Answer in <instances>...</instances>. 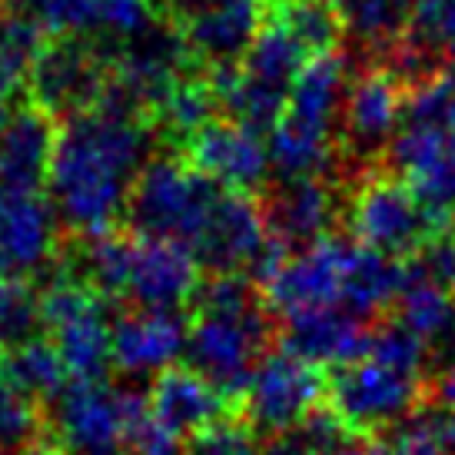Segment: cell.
Listing matches in <instances>:
<instances>
[{
    "instance_id": "b9f144b4",
    "label": "cell",
    "mask_w": 455,
    "mask_h": 455,
    "mask_svg": "<svg viewBox=\"0 0 455 455\" xmlns=\"http://www.w3.org/2000/svg\"><path fill=\"white\" fill-rule=\"evenodd\" d=\"M419 273H426L429 279L443 283L445 290L455 292V236L452 233H443L419 253Z\"/></svg>"
},
{
    "instance_id": "4dcf8cb0",
    "label": "cell",
    "mask_w": 455,
    "mask_h": 455,
    "mask_svg": "<svg viewBox=\"0 0 455 455\" xmlns=\"http://www.w3.org/2000/svg\"><path fill=\"white\" fill-rule=\"evenodd\" d=\"M7 366H11L17 386L37 403V399H47V403H57L60 392L70 386V372H67L64 359L57 353V346L44 336H34V339L20 342L17 349L7 353Z\"/></svg>"
},
{
    "instance_id": "ee69618b",
    "label": "cell",
    "mask_w": 455,
    "mask_h": 455,
    "mask_svg": "<svg viewBox=\"0 0 455 455\" xmlns=\"http://www.w3.org/2000/svg\"><path fill=\"white\" fill-rule=\"evenodd\" d=\"M173 7H180V11L187 13H200V11H210V7H220V4H233V0H170Z\"/></svg>"
},
{
    "instance_id": "816d5d0a",
    "label": "cell",
    "mask_w": 455,
    "mask_h": 455,
    "mask_svg": "<svg viewBox=\"0 0 455 455\" xmlns=\"http://www.w3.org/2000/svg\"><path fill=\"white\" fill-rule=\"evenodd\" d=\"M0 193H4V190H0Z\"/></svg>"
},
{
    "instance_id": "d6a6232c",
    "label": "cell",
    "mask_w": 455,
    "mask_h": 455,
    "mask_svg": "<svg viewBox=\"0 0 455 455\" xmlns=\"http://www.w3.org/2000/svg\"><path fill=\"white\" fill-rule=\"evenodd\" d=\"M346 30L369 47H392L409 34L412 0H336Z\"/></svg>"
},
{
    "instance_id": "7c38bea8",
    "label": "cell",
    "mask_w": 455,
    "mask_h": 455,
    "mask_svg": "<svg viewBox=\"0 0 455 455\" xmlns=\"http://www.w3.org/2000/svg\"><path fill=\"white\" fill-rule=\"evenodd\" d=\"M389 156L392 166L399 170V180L416 193V200L426 206V213L435 223L452 227L455 153L445 140L443 127L403 120V130L389 143Z\"/></svg>"
},
{
    "instance_id": "6da1fadb",
    "label": "cell",
    "mask_w": 455,
    "mask_h": 455,
    "mask_svg": "<svg viewBox=\"0 0 455 455\" xmlns=\"http://www.w3.org/2000/svg\"><path fill=\"white\" fill-rule=\"evenodd\" d=\"M147 116L103 100L87 114L70 116L60 130L47 177L57 216L84 236L116 229L140 170L147 166Z\"/></svg>"
},
{
    "instance_id": "8992f818",
    "label": "cell",
    "mask_w": 455,
    "mask_h": 455,
    "mask_svg": "<svg viewBox=\"0 0 455 455\" xmlns=\"http://www.w3.org/2000/svg\"><path fill=\"white\" fill-rule=\"evenodd\" d=\"M269 309L250 313H196L187 332V363L206 382L229 395L243 399L253 369L259 366L269 339Z\"/></svg>"
},
{
    "instance_id": "8d00e7d4",
    "label": "cell",
    "mask_w": 455,
    "mask_h": 455,
    "mask_svg": "<svg viewBox=\"0 0 455 455\" xmlns=\"http://www.w3.org/2000/svg\"><path fill=\"white\" fill-rule=\"evenodd\" d=\"M349 443V429L332 416V409H316L303 426L269 439L263 455H332Z\"/></svg>"
},
{
    "instance_id": "3957f363",
    "label": "cell",
    "mask_w": 455,
    "mask_h": 455,
    "mask_svg": "<svg viewBox=\"0 0 455 455\" xmlns=\"http://www.w3.org/2000/svg\"><path fill=\"white\" fill-rule=\"evenodd\" d=\"M40 326L64 359L74 382L103 379L114 366V323L107 319V296L80 273H64L40 292Z\"/></svg>"
},
{
    "instance_id": "277c9868",
    "label": "cell",
    "mask_w": 455,
    "mask_h": 455,
    "mask_svg": "<svg viewBox=\"0 0 455 455\" xmlns=\"http://www.w3.org/2000/svg\"><path fill=\"white\" fill-rule=\"evenodd\" d=\"M147 399L110 382H70L53 403V443L67 455H130V432Z\"/></svg>"
},
{
    "instance_id": "ffe728a7",
    "label": "cell",
    "mask_w": 455,
    "mask_h": 455,
    "mask_svg": "<svg viewBox=\"0 0 455 455\" xmlns=\"http://www.w3.org/2000/svg\"><path fill=\"white\" fill-rule=\"evenodd\" d=\"M57 210L40 193H0V256L7 273L47 266L57 246Z\"/></svg>"
},
{
    "instance_id": "836d02e7",
    "label": "cell",
    "mask_w": 455,
    "mask_h": 455,
    "mask_svg": "<svg viewBox=\"0 0 455 455\" xmlns=\"http://www.w3.org/2000/svg\"><path fill=\"white\" fill-rule=\"evenodd\" d=\"M153 27H156L153 0H90L84 40L124 47V44L143 37Z\"/></svg>"
},
{
    "instance_id": "74e56055",
    "label": "cell",
    "mask_w": 455,
    "mask_h": 455,
    "mask_svg": "<svg viewBox=\"0 0 455 455\" xmlns=\"http://www.w3.org/2000/svg\"><path fill=\"white\" fill-rule=\"evenodd\" d=\"M366 359H376L379 366H389L405 376H419L429 359V342L419 339L412 329H405L403 323H389V326L372 329V346H369Z\"/></svg>"
},
{
    "instance_id": "f907efd6",
    "label": "cell",
    "mask_w": 455,
    "mask_h": 455,
    "mask_svg": "<svg viewBox=\"0 0 455 455\" xmlns=\"http://www.w3.org/2000/svg\"><path fill=\"white\" fill-rule=\"evenodd\" d=\"M0 455H11V452H0Z\"/></svg>"
},
{
    "instance_id": "7bdbcfd3",
    "label": "cell",
    "mask_w": 455,
    "mask_h": 455,
    "mask_svg": "<svg viewBox=\"0 0 455 455\" xmlns=\"http://www.w3.org/2000/svg\"><path fill=\"white\" fill-rule=\"evenodd\" d=\"M435 395H439V405L455 409V332L443 339V366L435 376Z\"/></svg>"
},
{
    "instance_id": "f546056e",
    "label": "cell",
    "mask_w": 455,
    "mask_h": 455,
    "mask_svg": "<svg viewBox=\"0 0 455 455\" xmlns=\"http://www.w3.org/2000/svg\"><path fill=\"white\" fill-rule=\"evenodd\" d=\"M382 455H455V409L429 405L389 429Z\"/></svg>"
},
{
    "instance_id": "9c48e42d",
    "label": "cell",
    "mask_w": 455,
    "mask_h": 455,
    "mask_svg": "<svg viewBox=\"0 0 455 455\" xmlns=\"http://www.w3.org/2000/svg\"><path fill=\"white\" fill-rule=\"evenodd\" d=\"M107 87L110 57H103L100 44L84 37H53L30 76V103H37L51 116L70 120L93 110L103 100Z\"/></svg>"
},
{
    "instance_id": "ab89813d",
    "label": "cell",
    "mask_w": 455,
    "mask_h": 455,
    "mask_svg": "<svg viewBox=\"0 0 455 455\" xmlns=\"http://www.w3.org/2000/svg\"><path fill=\"white\" fill-rule=\"evenodd\" d=\"M409 40L432 53L449 51L455 60V0H412Z\"/></svg>"
},
{
    "instance_id": "5b68a950",
    "label": "cell",
    "mask_w": 455,
    "mask_h": 455,
    "mask_svg": "<svg viewBox=\"0 0 455 455\" xmlns=\"http://www.w3.org/2000/svg\"><path fill=\"white\" fill-rule=\"evenodd\" d=\"M349 233L355 246L403 259V256H419L435 236L449 233V227L435 223L426 213V206L403 180L379 173L363 180V187L353 193Z\"/></svg>"
},
{
    "instance_id": "44dd1931",
    "label": "cell",
    "mask_w": 455,
    "mask_h": 455,
    "mask_svg": "<svg viewBox=\"0 0 455 455\" xmlns=\"http://www.w3.org/2000/svg\"><path fill=\"white\" fill-rule=\"evenodd\" d=\"M263 20V0H233V4L190 13L180 27H183V37L190 44L193 60H206L210 70H216V67L240 64L253 47Z\"/></svg>"
},
{
    "instance_id": "7402d4cb",
    "label": "cell",
    "mask_w": 455,
    "mask_h": 455,
    "mask_svg": "<svg viewBox=\"0 0 455 455\" xmlns=\"http://www.w3.org/2000/svg\"><path fill=\"white\" fill-rule=\"evenodd\" d=\"M263 213L273 240H279L286 250H296V246L303 250V246L326 240L329 227L339 213V203L323 177L283 180L276 190L269 193Z\"/></svg>"
},
{
    "instance_id": "c3c4849f",
    "label": "cell",
    "mask_w": 455,
    "mask_h": 455,
    "mask_svg": "<svg viewBox=\"0 0 455 455\" xmlns=\"http://www.w3.org/2000/svg\"><path fill=\"white\" fill-rule=\"evenodd\" d=\"M0 276H13V273H7V266H4V256H0Z\"/></svg>"
},
{
    "instance_id": "d6986e66",
    "label": "cell",
    "mask_w": 455,
    "mask_h": 455,
    "mask_svg": "<svg viewBox=\"0 0 455 455\" xmlns=\"http://www.w3.org/2000/svg\"><path fill=\"white\" fill-rule=\"evenodd\" d=\"M372 346V329L366 319L353 316L349 309H326L313 316L292 319L283 336V349L316 369H346L363 363Z\"/></svg>"
},
{
    "instance_id": "f1b7e54d",
    "label": "cell",
    "mask_w": 455,
    "mask_h": 455,
    "mask_svg": "<svg viewBox=\"0 0 455 455\" xmlns=\"http://www.w3.org/2000/svg\"><path fill=\"white\" fill-rule=\"evenodd\" d=\"M137 240V233H124V229H107L100 236H90L87 246H84L80 276L87 279L90 286H97L107 299L110 296H127Z\"/></svg>"
},
{
    "instance_id": "5bb4252c",
    "label": "cell",
    "mask_w": 455,
    "mask_h": 455,
    "mask_svg": "<svg viewBox=\"0 0 455 455\" xmlns=\"http://www.w3.org/2000/svg\"><path fill=\"white\" fill-rule=\"evenodd\" d=\"M200 292V259L190 246L173 240L140 236L127 296L140 309L180 313V306L196 299Z\"/></svg>"
},
{
    "instance_id": "7dc6e473",
    "label": "cell",
    "mask_w": 455,
    "mask_h": 455,
    "mask_svg": "<svg viewBox=\"0 0 455 455\" xmlns=\"http://www.w3.org/2000/svg\"><path fill=\"white\" fill-rule=\"evenodd\" d=\"M7 120H11V114H7V100H0V133H4V127H7Z\"/></svg>"
},
{
    "instance_id": "8fae6325",
    "label": "cell",
    "mask_w": 455,
    "mask_h": 455,
    "mask_svg": "<svg viewBox=\"0 0 455 455\" xmlns=\"http://www.w3.org/2000/svg\"><path fill=\"white\" fill-rule=\"evenodd\" d=\"M269 243H273V233H269L263 206L246 193L223 190L200 240L193 243V256L200 259V266L213 269L216 276H229V273L250 276Z\"/></svg>"
},
{
    "instance_id": "cb8c5ba5",
    "label": "cell",
    "mask_w": 455,
    "mask_h": 455,
    "mask_svg": "<svg viewBox=\"0 0 455 455\" xmlns=\"http://www.w3.org/2000/svg\"><path fill=\"white\" fill-rule=\"evenodd\" d=\"M409 276H412V266H405L403 259L372 253L353 243V256L342 283V306L359 319L376 316L403 296Z\"/></svg>"
},
{
    "instance_id": "7a4b0ae2",
    "label": "cell",
    "mask_w": 455,
    "mask_h": 455,
    "mask_svg": "<svg viewBox=\"0 0 455 455\" xmlns=\"http://www.w3.org/2000/svg\"><path fill=\"white\" fill-rule=\"evenodd\" d=\"M220 193L223 190L213 180L196 173L187 160H173V156L150 160L140 170L133 193H130V227L137 236L173 240L193 250Z\"/></svg>"
},
{
    "instance_id": "30bf717a",
    "label": "cell",
    "mask_w": 455,
    "mask_h": 455,
    "mask_svg": "<svg viewBox=\"0 0 455 455\" xmlns=\"http://www.w3.org/2000/svg\"><path fill=\"white\" fill-rule=\"evenodd\" d=\"M349 256H353V243L332 240V236L303 250H292L276 269V276L263 286L266 309L292 323V319L342 306Z\"/></svg>"
},
{
    "instance_id": "60d3db41",
    "label": "cell",
    "mask_w": 455,
    "mask_h": 455,
    "mask_svg": "<svg viewBox=\"0 0 455 455\" xmlns=\"http://www.w3.org/2000/svg\"><path fill=\"white\" fill-rule=\"evenodd\" d=\"M183 455H263V452L256 449L253 432L229 419L223 426H213V429L193 435L190 445L183 449Z\"/></svg>"
},
{
    "instance_id": "4fadbf2b",
    "label": "cell",
    "mask_w": 455,
    "mask_h": 455,
    "mask_svg": "<svg viewBox=\"0 0 455 455\" xmlns=\"http://www.w3.org/2000/svg\"><path fill=\"white\" fill-rule=\"evenodd\" d=\"M183 147H187V164L206 180H213L220 190L250 196L273 173L263 133L233 120H213Z\"/></svg>"
},
{
    "instance_id": "d590c367",
    "label": "cell",
    "mask_w": 455,
    "mask_h": 455,
    "mask_svg": "<svg viewBox=\"0 0 455 455\" xmlns=\"http://www.w3.org/2000/svg\"><path fill=\"white\" fill-rule=\"evenodd\" d=\"M40 326V292L24 276H0V349H17Z\"/></svg>"
},
{
    "instance_id": "bcb514c9",
    "label": "cell",
    "mask_w": 455,
    "mask_h": 455,
    "mask_svg": "<svg viewBox=\"0 0 455 455\" xmlns=\"http://www.w3.org/2000/svg\"><path fill=\"white\" fill-rule=\"evenodd\" d=\"M20 455H67V452L57 443H53V439H51V443H47V439H37V443L27 445V449Z\"/></svg>"
},
{
    "instance_id": "ac0fdd59",
    "label": "cell",
    "mask_w": 455,
    "mask_h": 455,
    "mask_svg": "<svg viewBox=\"0 0 455 455\" xmlns=\"http://www.w3.org/2000/svg\"><path fill=\"white\" fill-rule=\"evenodd\" d=\"M187 332L180 313H153L140 309L133 316L114 323V366L127 376H160L177 366V359L187 353Z\"/></svg>"
},
{
    "instance_id": "ba28073f",
    "label": "cell",
    "mask_w": 455,
    "mask_h": 455,
    "mask_svg": "<svg viewBox=\"0 0 455 455\" xmlns=\"http://www.w3.org/2000/svg\"><path fill=\"white\" fill-rule=\"evenodd\" d=\"M422 379L405 376L376 359L336 369L326 379V403L349 432L395 429L416 412Z\"/></svg>"
},
{
    "instance_id": "9a60e30c",
    "label": "cell",
    "mask_w": 455,
    "mask_h": 455,
    "mask_svg": "<svg viewBox=\"0 0 455 455\" xmlns=\"http://www.w3.org/2000/svg\"><path fill=\"white\" fill-rule=\"evenodd\" d=\"M405 100L403 80L389 67H372L355 76L342 103V127L359 153H376L389 147L403 130Z\"/></svg>"
},
{
    "instance_id": "1f68e13d",
    "label": "cell",
    "mask_w": 455,
    "mask_h": 455,
    "mask_svg": "<svg viewBox=\"0 0 455 455\" xmlns=\"http://www.w3.org/2000/svg\"><path fill=\"white\" fill-rule=\"evenodd\" d=\"M216 110H220V100H216L210 76H183L177 87L164 97V103L156 107V120H160V127L170 137L187 143L203 127L213 124Z\"/></svg>"
},
{
    "instance_id": "e0dca14e",
    "label": "cell",
    "mask_w": 455,
    "mask_h": 455,
    "mask_svg": "<svg viewBox=\"0 0 455 455\" xmlns=\"http://www.w3.org/2000/svg\"><path fill=\"white\" fill-rule=\"evenodd\" d=\"M150 412L164 422L170 432L183 435H200V432L213 429L229 422L233 412V399L223 395L213 382H206L200 372L190 366H173L160 372L153 379L150 389Z\"/></svg>"
},
{
    "instance_id": "681fc988",
    "label": "cell",
    "mask_w": 455,
    "mask_h": 455,
    "mask_svg": "<svg viewBox=\"0 0 455 455\" xmlns=\"http://www.w3.org/2000/svg\"><path fill=\"white\" fill-rule=\"evenodd\" d=\"M372 455H382V452H379V449H372Z\"/></svg>"
},
{
    "instance_id": "603a6c76",
    "label": "cell",
    "mask_w": 455,
    "mask_h": 455,
    "mask_svg": "<svg viewBox=\"0 0 455 455\" xmlns=\"http://www.w3.org/2000/svg\"><path fill=\"white\" fill-rule=\"evenodd\" d=\"M346 90H349L346 57H339V53L316 57L303 67V74L296 76L283 120L306 130V133L336 140V116L342 114Z\"/></svg>"
},
{
    "instance_id": "52a82bcc",
    "label": "cell",
    "mask_w": 455,
    "mask_h": 455,
    "mask_svg": "<svg viewBox=\"0 0 455 455\" xmlns=\"http://www.w3.org/2000/svg\"><path fill=\"white\" fill-rule=\"evenodd\" d=\"M326 399V379L316 366H309L292 353H266L243 392V419L246 429L276 439L283 432L303 426Z\"/></svg>"
},
{
    "instance_id": "f6af8a7d",
    "label": "cell",
    "mask_w": 455,
    "mask_h": 455,
    "mask_svg": "<svg viewBox=\"0 0 455 455\" xmlns=\"http://www.w3.org/2000/svg\"><path fill=\"white\" fill-rule=\"evenodd\" d=\"M443 133H445V140H449V147H452V153H455V90H452V97H449V107H445Z\"/></svg>"
},
{
    "instance_id": "484cf974",
    "label": "cell",
    "mask_w": 455,
    "mask_h": 455,
    "mask_svg": "<svg viewBox=\"0 0 455 455\" xmlns=\"http://www.w3.org/2000/svg\"><path fill=\"white\" fill-rule=\"evenodd\" d=\"M395 323L412 329L419 339H439L455 332V296L443 283L429 279L412 266V276L405 283L403 296L395 299Z\"/></svg>"
},
{
    "instance_id": "4316f807",
    "label": "cell",
    "mask_w": 455,
    "mask_h": 455,
    "mask_svg": "<svg viewBox=\"0 0 455 455\" xmlns=\"http://www.w3.org/2000/svg\"><path fill=\"white\" fill-rule=\"evenodd\" d=\"M263 4L266 17L286 27L309 57L336 53L342 30H346L336 0H263Z\"/></svg>"
},
{
    "instance_id": "83f0119b",
    "label": "cell",
    "mask_w": 455,
    "mask_h": 455,
    "mask_svg": "<svg viewBox=\"0 0 455 455\" xmlns=\"http://www.w3.org/2000/svg\"><path fill=\"white\" fill-rule=\"evenodd\" d=\"M51 44V30L34 17L7 13L0 20V100L30 87L44 47Z\"/></svg>"
},
{
    "instance_id": "2e32d148",
    "label": "cell",
    "mask_w": 455,
    "mask_h": 455,
    "mask_svg": "<svg viewBox=\"0 0 455 455\" xmlns=\"http://www.w3.org/2000/svg\"><path fill=\"white\" fill-rule=\"evenodd\" d=\"M57 140V116L40 110L37 103L13 110L0 133V190L37 193L51 177Z\"/></svg>"
},
{
    "instance_id": "f35d334b",
    "label": "cell",
    "mask_w": 455,
    "mask_h": 455,
    "mask_svg": "<svg viewBox=\"0 0 455 455\" xmlns=\"http://www.w3.org/2000/svg\"><path fill=\"white\" fill-rule=\"evenodd\" d=\"M7 13L34 17L57 37H84L90 0H0Z\"/></svg>"
},
{
    "instance_id": "d4e9b609",
    "label": "cell",
    "mask_w": 455,
    "mask_h": 455,
    "mask_svg": "<svg viewBox=\"0 0 455 455\" xmlns=\"http://www.w3.org/2000/svg\"><path fill=\"white\" fill-rule=\"evenodd\" d=\"M309 60H316V57H309L303 44L292 37L286 27H279L276 20L266 17L250 53L240 60V67L253 80L266 84V87L279 90V93H290L296 76L303 74V67Z\"/></svg>"
},
{
    "instance_id": "e575fe53",
    "label": "cell",
    "mask_w": 455,
    "mask_h": 455,
    "mask_svg": "<svg viewBox=\"0 0 455 455\" xmlns=\"http://www.w3.org/2000/svg\"><path fill=\"white\" fill-rule=\"evenodd\" d=\"M30 443H37V409L13 379L7 355L0 353V452L27 449Z\"/></svg>"
}]
</instances>
